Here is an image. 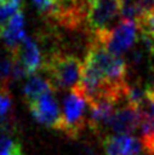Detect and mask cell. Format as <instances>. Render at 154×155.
Segmentation results:
<instances>
[{
    "mask_svg": "<svg viewBox=\"0 0 154 155\" xmlns=\"http://www.w3.org/2000/svg\"><path fill=\"white\" fill-rule=\"evenodd\" d=\"M19 9H21V2L0 5V34L4 31V28L8 26L10 19L14 17V14Z\"/></svg>",
    "mask_w": 154,
    "mask_h": 155,
    "instance_id": "obj_14",
    "label": "cell"
},
{
    "mask_svg": "<svg viewBox=\"0 0 154 155\" xmlns=\"http://www.w3.org/2000/svg\"><path fill=\"white\" fill-rule=\"evenodd\" d=\"M13 80V60L0 58V81L9 84Z\"/></svg>",
    "mask_w": 154,
    "mask_h": 155,
    "instance_id": "obj_16",
    "label": "cell"
},
{
    "mask_svg": "<svg viewBox=\"0 0 154 155\" xmlns=\"http://www.w3.org/2000/svg\"><path fill=\"white\" fill-rule=\"evenodd\" d=\"M140 109V128L142 141L154 138V88L148 87L146 99Z\"/></svg>",
    "mask_w": 154,
    "mask_h": 155,
    "instance_id": "obj_10",
    "label": "cell"
},
{
    "mask_svg": "<svg viewBox=\"0 0 154 155\" xmlns=\"http://www.w3.org/2000/svg\"><path fill=\"white\" fill-rule=\"evenodd\" d=\"M12 113H13V99L10 96V91L8 86L0 91V118L3 119L4 124L12 123V120H10Z\"/></svg>",
    "mask_w": 154,
    "mask_h": 155,
    "instance_id": "obj_13",
    "label": "cell"
},
{
    "mask_svg": "<svg viewBox=\"0 0 154 155\" xmlns=\"http://www.w3.org/2000/svg\"><path fill=\"white\" fill-rule=\"evenodd\" d=\"M137 30L139 28L135 19L122 18L119 23L105 35V37L102 38L100 42L111 53L121 55L134 46L137 37Z\"/></svg>",
    "mask_w": 154,
    "mask_h": 155,
    "instance_id": "obj_4",
    "label": "cell"
},
{
    "mask_svg": "<svg viewBox=\"0 0 154 155\" xmlns=\"http://www.w3.org/2000/svg\"><path fill=\"white\" fill-rule=\"evenodd\" d=\"M25 17L22 10L19 9L14 17L10 19L8 26L4 28V31L0 34V38L4 41V44L8 46L9 51L17 48L19 44L25 40Z\"/></svg>",
    "mask_w": 154,
    "mask_h": 155,
    "instance_id": "obj_9",
    "label": "cell"
},
{
    "mask_svg": "<svg viewBox=\"0 0 154 155\" xmlns=\"http://www.w3.org/2000/svg\"><path fill=\"white\" fill-rule=\"evenodd\" d=\"M153 88H154V86H153Z\"/></svg>",
    "mask_w": 154,
    "mask_h": 155,
    "instance_id": "obj_18",
    "label": "cell"
},
{
    "mask_svg": "<svg viewBox=\"0 0 154 155\" xmlns=\"http://www.w3.org/2000/svg\"><path fill=\"white\" fill-rule=\"evenodd\" d=\"M89 103L79 87L68 91L63 99L62 120L59 130L71 138H77L89 126Z\"/></svg>",
    "mask_w": 154,
    "mask_h": 155,
    "instance_id": "obj_3",
    "label": "cell"
},
{
    "mask_svg": "<svg viewBox=\"0 0 154 155\" xmlns=\"http://www.w3.org/2000/svg\"><path fill=\"white\" fill-rule=\"evenodd\" d=\"M122 0H86V27L100 41L122 19Z\"/></svg>",
    "mask_w": 154,
    "mask_h": 155,
    "instance_id": "obj_2",
    "label": "cell"
},
{
    "mask_svg": "<svg viewBox=\"0 0 154 155\" xmlns=\"http://www.w3.org/2000/svg\"><path fill=\"white\" fill-rule=\"evenodd\" d=\"M142 143H144V147L146 149L148 155H154V138H152V140H144Z\"/></svg>",
    "mask_w": 154,
    "mask_h": 155,
    "instance_id": "obj_17",
    "label": "cell"
},
{
    "mask_svg": "<svg viewBox=\"0 0 154 155\" xmlns=\"http://www.w3.org/2000/svg\"><path fill=\"white\" fill-rule=\"evenodd\" d=\"M140 126V109L126 101L122 107H118L109 122L108 130L116 135L134 134Z\"/></svg>",
    "mask_w": 154,
    "mask_h": 155,
    "instance_id": "obj_7",
    "label": "cell"
},
{
    "mask_svg": "<svg viewBox=\"0 0 154 155\" xmlns=\"http://www.w3.org/2000/svg\"><path fill=\"white\" fill-rule=\"evenodd\" d=\"M32 3L36 7L37 12L40 13L44 18L49 19L55 8V0H32Z\"/></svg>",
    "mask_w": 154,
    "mask_h": 155,
    "instance_id": "obj_15",
    "label": "cell"
},
{
    "mask_svg": "<svg viewBox=\"0 0 154 155\" xmlns=\"http://www.w3.org/2000/svg\"><path fill=\"white\" fill-rule=\"evenodd\" d=\"M102 145L105 155H140L144 143L131 135H104Z\"/></svg>",
    "mask_w": 154,
    "mask_h": 155,
    "instance_id": "obj_8",
    "label": "cell"
},
{
    "mask_svg": "<svg viewBox=\"0 0 154 155\" xmlns=\"http://www.w3.org/2000/svg\"><path fill=\"white\" fill-rule=\"evenodd\" d=\"M84 62L73 54L53 50L45 55L42 71L54 90L71 91L79 87L82 77Z\"/></svg>",
    "mask_w": 154,
    "mask_h": 155,
    "instance_id": "obj_1",
    "label": "cell"
},
{
    "mask_svg": "<svg viewBox=\"0 0 154 155\" xmlns=\"http://www.w3.org/2000/svg\"><path fill=\"white\" fill-rule=\"evenodd\" d=\"M50 90H54V88H53L52 84L49 82L48 78L32 74V76H30V78L27 80V82L23 86L25 100H26L27 104H28V103L36 100L37 97H40L41 95H44L45 92L50 91Z\"/></svg>",
    "mask_w": 154,
    "mask_h": 155,
    "instance_id": "obj_12",
    "label": "cell"
},
{
    "mask_svg": "<svg viewBox=\"0 0 154 155\" xmlns=\"http://www.w3.org/2000/svg\"><path fill=\"white\" fill-rule=\"evenodd\" d=\"M10 57L13 62L18 63L25 69L27 76L36 74V72L42 69L44 60H45V58H42L37 42L34 38L27 36L17 48L10 50Z\"/></svg>",
    "mask_w": 154,
    "mask_h": 155,
    "instance_id": "obj_6",
    "label": "cell"
},
{
    "mask_svg": "<svg viewBox=\"0 0 154 155\" xmlns=\"http://www.w3.org/2000/svg\"><path fill=\"white\" fill-rule=\"evenodd\" d=\"M140 37L146 49L154 54V5L145 9L136 19Z\"/></svg>",
    "mask_w": 154,
    "mask_h": 155,
    "instance_id": "obj_11",
    "label": "cell"
},
{
    "mask_svg": "<svg viewBox=\"0 0 154 155\" xmlns=\"http://www.w3.org/2000/svg\"><path fill=\"white\" fill-rule=\"evenodd\" d=\"M27 105H28L32 117L40 124L57 131L59 130L60 120H62V112H60L55 96H54V90L45 92L44 95L28 103Z\"/></svg>",
    "mask_w": 154,
    "mask_h": 155,
    "instance_id": "obj_5",
    "label": "cell"
}]
</instances>
